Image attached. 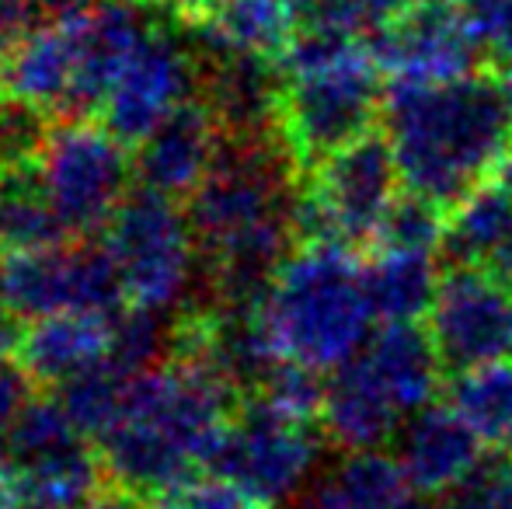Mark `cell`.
Listing matches in <instances>:
<instances>
[{
	"label": "cell",
	"mask_w": 512,
	"mask_h": 509,
	"mask_svg": "<svg viewBox=\"0 0 512 509\" xmlns=\"http://www.w3.org/2000/svg\"><path fill=\"white\" fill-rule=\"evenodd\" d=\"M495 178H499V182H506L509 189H512V150H509L506 164H502V168H499V175H495Z\"/></svg>",
	"instance_id": "obj_39"
},
{
	"label": "cell",
	"mask_w": 512,
	"mask_h": 509,
	"mask_svg": "<svg viewBox=\"0 0 512 509\" xmlns=\"http://www.w3.org/2000/svg\"><path fill=\"white\" fill-rule=\"evenodd\" d=\"M279 67L286 74L279 136L300 171L370 136L384 119L387 77L363 42L297 32Z\"/></svg>",
	"instance_id": "obj_3"
},
{
	"label": "cell",
	"mask_w": 512,
	"mask_h": 509,
	"mask_svg": "<svg viewBox=\"0 0 512 509\" xmlns=\"http://www.w3.org/2000/svg\"><path fill=\"white\" fill-rule=\"evenodd\" d=\"M157 4H164L182 21H206V18H213L227 0H157Z\"/></svg>",
	"instance_id": "obj_36"
},
{
	"label": "cell",
	"mask_w": 512,
	"mask_h": 509,
	"mask_svg": "<svg viewBox=\"0 0 512 509\" xmlns=\"http://www.w3.org/2000/svg\"><path fill=\"white\" fill-rule=\"evenodd\" d=\"M21 335H25V328H21V318L4 304V300H0V363H7L11 356H18Z\"/></svg>",
	"instance_id": "obj_35"
},
{
	"label": "cell",
	"mask_w": 512,
	"mask_h": 509,
	"mask_svg": "<svg viewBox=\"0 0 512 509\" xmlns=\"http://www.w3.org/2000/svg\"><path fill=\"white\" fill-rule=\"evenodd\" d=\"M300 509H345V503L338 499L335 485H331V478H328V482H321L314 492H310Z\"/></svg>",
	"instance_id": "obj_37"
},
{
	"label": "cell",
	"mask_w": 512,
	"mask_h": 509,
	"mask_svg": "<svg viewBox=\"0 0 512 509\" xmlns=\"http://www.w3.org/2000/svg\"><path fill=\"white\" fill-rule=\"evenodd\" d=\"M126 384H129V377H122L119 370L102 363V367L88 370V374L56 387V401H60L63 412L74 419V426L81 429L88 440H102L108 433V426L115 422V415H119Z\"/></svg>",
	"instance_id": "obj_26"
},
{
	"label": "cell",
	"mask_w": 512,
	"mask_h": 509,
	"mask_svg": "<svg viewBox=\"0 0 512 509\" xmlns=\"http://www.w3.org/2000/svg\"><path fill=\"white\" fill-rule=\"evenodd\" d=\"M384 136L401 185L446 213L488 185L512 150V112L499 77L457 81H387Z\"/></svg>",
	"instance_id": "obj_1"
},
{
	"label": "cell",
	"mask_w": 512,
	"mask_h": 509,
	"mask_svg": "<svg viewBox=\"0 0 512 509\" xmlns=\"http://www.w3.org/2000/svg\"><path fill=\"white\" fill-rule=\"evenodd\" d=\"M464 14L485 56L499 60L502 67L512 63V0H481L474 7H464Z\"/></svg>",
	"instance_id": "obj_32"
},
{
	"label": "cell",
	"mask_w": 512,
	"mask_h": 509,
	"mask_svg": "<svg viewBox=\"0 0 512 509\" xmlns=\"http://www.w3.org/2000/svg\"><path fill=\"white\" fill-rule=\"evenodd\" d=\"M450 408L485 443H506L512 436V363H485V367L453 374Z\"/></svg>",
	"instance_id": "obj_21"
},
{
	"label": "cell",
	"mask_w": 512,
	"mask_h": 509,
	"mask_svg": "<svg viewBox=\"0 0 512 509\" xmlns=\"http://www.w3.org/2000/svg\"><path fill=\"white\" fill-rule=\"evenodd\" d=\"M394 461L415 496H453L485 461V440L450 405L415 412L394 436Z\"/></svg>",
	"instance_id": "obj_13"
},
{
	"label": "cell",
	"mask_w": 512,
	"mask_h": 509,
	"mask_svg": "<svg viewBox=\"0 0 512 509\" xmlns=\"http://www.w3.org/2000/svg\"><path fill=\"white\" fill-rule=\"evenodd\" d=\"M84 7H77L74 14L53 21V25L39 28V32L0 67V84H4L7 95L39 105V109H46V112L49 109L70 112L74 88H77V70H81Z\"/></svg>",
	"instance_id": "obj_15"
},
{
	"label": "cell",
	"mask_w": 512,
	"mask_h": 509,
	"mask_svg": "<svg viewBox=\"0 0 512 509\" xmlns=\"http://www.w3.org/2000/svg\"><path fill=\"white\" fill-rule=\"evenodd\" d=\"M4 95H7V91H4V84H0V102H4Z\"/></svg>",
	"instance_id": "obj_41"
},
{
	"label": "cell",
	"mask_w": 512,
	"mask_h": 509,
	"mask_svg": "<svg viewBox=\"0 0 512 509\" xmlns=\"http://www.w3.org/2000/svg\"><path fill=\"white\" fill-rule=\"evenodd\" d=\"M81 509H154V503H147V496L112 485V489H98Z\"/></svg>",
	"instance_id": "obj_34"
},
{
	"label": "cell",
	"mask_w": 512,
	"mask_h": 509,
	"mask_svg": "<svg viewBox=\"0 0 512 509\" xmlns=\"http://www.w3.org/2000/svg\"><path fill=\"white\" fill-rule=\"evenodd\" d=\"M321 422L331 443H338L349 454H363V450H377L394 440L408 419L363 363V356H356L328 377Z\"/></svg>",
	"instance_id": "obj_16"
},
{
	"label": "cell",
	"mask_w": 512,
	"mask_h": 509,
	"mask_svg": "<svg viewBox=\"0 0 512 509\" xmlns=\"http://www.w3.org/2000/svg\"><path fill=\"white\" fill-rule=\"evenodd\" d=\"M314 461V422L283 412L262 394H248L230 419L213 471L241 485L262 509H279L300 492Z\"/></svg>",
	"instance_id": "obj_9"
},
{
	"label": "cell",
	"mask_w": 512,
	"mask_h": 509,
	"mask_svg": "<svg viewBox=\"0 0 512 509\" xmlns=\"http://www.w3.org/2000/svg\"><path fill=\"white\" fill-rule=\"evenodd\" d=\"M223 147V129L206 109V102L192 98L178 112H171L147 140L133 150V178L140 189L161 192L168 199H189L203 185Z\"/></svg>",
	"instance_id": "obj_14"
},
{
	"label": "cell",
	"mask_w": 512,
	"mask_h": 509,
	"mask_svg": "<svg viewBox=\"0 0 512 509\" xmlns=\"http://www.w3.org/2000/svg\"><path fill=\"white\" fill-rule=\"evenodd\" d=\"M178 353V321H168V314L143 311V307H126L112 318V335H108V367L119 370L122 377H140L147 370L164 367Z\"/></svg>",
	"instance_id": "obj_23"
},
{
	"label": "cell",
	"mask_w": 512,
	"mask_h": 509,
	"mask_svg": "<svg viewBox=\"0 0 512 509\" xmlns=\"http://www.w3.org/2000/svg\"><path fill=\"white\" fill-rule=\"evenodd\" d=\"M196 95L199 56L189 42V32L164 18L147 35V42L129 56L98 116L126 147H136Z\"/></svg>",
	"instance_id": "obj_10"
},
{
	"label": "cell",
	"mask_w": 512,
	"mask_h": 509,
	"mask_svg": "<svg viewBox=\"0 0 512 509\" xmlns=\"http://www.w3.org/2000/svg\"><path fill=\"white\" fill-rule=\"evenodd\" d=\"M387 81L439 84L478 74L485 49L464 7L450 0H415L394 25L366 42Z\"/></svg>",
	"instance_id": "obj_11"
},
{
	"label": "cell",
	"mask_w": 512,
	"mask_h": 509,
	"mask_svg": "<svg viewBox=\"0 0 512 509\" xmlns=\"http://www.w3.org/2000/svg\"><path fill=\"white\" fill-rule=\"evenodd\" d=\"M112 318L98 314H53L28 321L18 346V367L35 384H67L108 360Z\"/></svg>",
	"instance_id": "obj_17"
},
{
	"label": "cell",
	"mask_w": 512,
	"mask_h": 509,
	"mask_svg": "<svg viewBox=\"0 0 512 509\" xmlns=\"http://www.w3.org/2000/svg\"><path fill=\"white\" fill-rule=\"evenodd\" d=\"M450 4H457V7H474V4H481V0H450Z\"/></svg>",
	"instance_id": "obj_40"
},
{
	"label": "cell",
	"mask_w": 512,
	"mask_h": 509,
	"mask_svg": "<svg viewBox=\"0 0 512 509\" xmlns=\"http://www.w3.org/2000/svg\"><path fill=\"white\" fill-rule=\"evenodd\" d=\"M102 245L126 286L129 307L175 314L203 286V252L178 199L133 189L112 213Z\"/></svg>",
	"instance_id": "obj_5"
},
{
	"label": "cell",
	"mask_w": 512,
	"mask_h": 509,
	"mask_svg": "<svg viewBox=\"0 0 512 509\" xmlns=\"http://www.w3.org/2000/svg\"><path fill=\"white\" fill-rule=\"evenodd\" d=\"M331 485L345 509H398L411 496L398 461L377 450L349 454V461L331 475Z\"/></svg>",
	"instance_id": "obj_25"
},
{
	"label": "cell",
	"mask_w": 512,
	"mask_h": 509,
	"mask_svg": "<svg viewBox=\"0 0 512 509\" xmlns=\"http://www.w3.org/2000/svg\"><path fill=\"white\" fill-rule=\"evenodd\" d=\"M415 0H290L297 32H328L370 42L401 18Z\"/></svg>",
	"instance_id": "obj_24"
},
{
	"label": "cell",
	"mask_w": 512,
	"mask_h": 509,
	"mask_svg": "<svg viewBox=\"0 0 512 509\" xmlns=\"http://www.w3.org/2000/svg\"><path fill=\"white\" fill-rule=\"evenodd\" d=\"M262 318L279 356L335 374L363 353L373 318L356 252L300 245L279 265L262 300Z\"/></svg>",
	"instance_id": "obj_4"
},
{
	"label": "cell",
	"mask_w": 512,
	"mask_h": 509,
	"mask_svg": "<svg viewBox=\"0 0 512 509\" xmlns=\"http://www.w3.org/2000/svg\"><path fill=\"white\" fill-rule=\"evenodd\" d=\"M499 84H502V95H506V102H509V112H512V63H506V67H502V74H499Z\"/></svg>",
	"instance_id": "obj_38"
},
{
	"label": "cell",
	"mask_w": 512,
	"mask_h": 509,
	"mask_svg": "<svg viewBox=\"0 0 512 509\" xmlns=\"http://www.w3.org/2000/svg\"><path fill=\"white\" fill-rule=\"evenodd\" d=\"M28 374L21 367H14L11 360L0 363V443H4V436L11 433L14 419H18V412L28 405Z\"/></svg>",
	"instance_id": "obj_33"
},
{
	"label": "cell",
	"mask_w": 512,
	"mask_h": 509,
	"mask_svg": "<svg viewBox=\"0 0 512 509\" xmlns=\"http://www.w3.org/2000/svg\"><path fill=\"white\" fill-rule=\"evenodd\" d=\"M439 265L436 255L418 252H384L373 248L363 262V286L370 311L384 325H401V321H418L432 311L439 293Z\"/></svg>",
	"instance_id": "obj_19"
},
{
	"label": "cell",
	"mask_w": 512,
	"mask_h": 509,
	"mask_svg": "<svg viewBox=\"0 0 512 509\" xmlns=\"http://www.w3.org/2000/svg\"><path fill=\"white\" fill-rule=\"evenodd\" d=\"M209 21L230 49L269 56V60H283L297 35L290 0H227Z\"/></svg>",
	"instance_id": "obj_22"
},
{
	"label": "cell",
	"mask_w": 512,
	"mask_h": 509,
	"mask_svg": "<svg viewBox=\"0 0 512 509\" xmlns=\"http://www.w3.org/2000/svg\"><path fill=\"white\" fill-rule=\"evenodd\" d=\"M359 356L373 370V377L384 384V391L391 394V401L401 408L405 419L436 401L446 363L432 342L429 328H422L418 321L384 325L370 335Z\"/></svg>",
	"instance_id": "obj_18"
},
{
	"label": "cell",
	"mask_w": 512,
	"mask_h": 509,
	"mask_svg": "<svg viewBox=\"0 0 512 509\" xmlns=\"http://www.w3.org/2000/svg\"><path fill=\"white\" fill-rule=\"evenodd\" d=\"M0 300L21 321L53 314L115 318L129 307L126 286L105 245H56L0 255Z\"/></svg>",
	"instance_id": "obj_8"
},
{
	"label": "cell",
	"mask_w": 512,
	"mask_h": 509,
	"mask_svg": "<svg viewBox=\"0 0 512 509\" xmlns=\"http://www.w3.org/2000/svg\"><path fill=\"white\" fill-rule=\"evenodd\" d=\"M67 238V227L42 189L39 168L28 164L0 171V255L56 248Z\"/></svg>",
	"instance_id": "obj_20"
},
{
	"label": "cell",
	"mask_w": 512,
	"mask_h": 509,
	"mask_svg": "<svg viewBox=\"0 0 512 509\" xmlns=\"http://www.w3.org/2000/svg\"><path fill=\"white\" fill-rule=\"evenodd\" d=\"M35 168L70 238L105 231L122 199L133 192V154H126V143L112 129L88 119L53 126Z\"/></svg>",
	"instance_id": "obj_7"
},
{
	"label": "cell",
	"mask_w": 512,
	"mask_h": 509,
	"mask_svg": "<svg viewBox=\"0 0 512 509\" xmlns=\"http://www.w3.org/2000/svg\"><path fill=\"white\" fill-rule=\"evenodd\" d=\"M506 447H509V454H512V436H509V440H506Z\"/></svg>",
	"instance_id": "obj_42"
},
{
	"label": "cell",
	"mask_w": 512,
	"mask_h": 509,
	"mask_svg": "<svg viewBox=\"0 0 512 509\" xmlns=\"http://www.w3.org/2000/svg\"><path fill=\"white\" fill-rule=\"evenodd\" d=\"M446 509H512V454L481 468L450 496Z\"/></svg>",
	"instance_id": "obj_31"
},
{
	"label": "cell",
	"mask_w": 512,
	"mask_h": 509,
	"mask_svg": "<svg viewBox=\"0 0 512 509\" xmlns=\"http://www.w3.org/2000/svg\"><path fill=\"white\" fill-rule=\"evenodd\" d=\"M150 503L154 509H262L241 485L230 482L220 471H209V475L196 471V475L164 489Z\"/></svg>",
	"instance_id": "obj_29"
},
{
	"label": "cell",
	"mask_w": 512,
	"mask_h": 509,
	"mask_svg": "<svg viewBox=\"0 0 512 509\" xmlns=\"http://www.w3.org/2000/svg\"><path fill=\"white\" fill-rule=\"evenodd\" d=\"M429 335L453 374L509 360L512 290L488 269H450L429 311Z\"/></svg>",
	"instance_id": "obj_12"
},
{
	"label": "cell",
	"mask_w": 512,
	"mask_h": 509,
	"mask_svg": "<svg viewBox=\"0 0 512 509\" xmlns=\"http://www.w3.org/2000/svg\"><path fill=\"white\" fill-rule=\"evenodd\" d=\"M446 217H450V213H446L443 206L429 203V199L415 196V192H401V196L394 199L391 213L384 217V227H380L373 248H384V252L443 255Z\"/></svg>",
	"instance_id": "obj_27"
},
{
	"label": "cell",
	"mask_w": 512,
	"mask_h": 509,
	"mask_svg": "<svg viewBox=\"0 0 512 509\" xmlns=\"http://www.w3.org/2000/svg\"><path fill=\"white\" fill-rule=\"evenodd\" d=\"M49 133H53V123L46 109L4 95L0 102V171L39 164Z\"/></svg>",
	"instance_id": "obj_28"
},
{
	"label": "cell",
	"mask_w": 512,
	"mask_h": 509,
	"mask_svg": "<svg viewBox=\"0 0 512 509\" xmlns=\"http://www.w3.org/2000/svg\"><path fill=\"white\" fill-rule=\"evenodd\" d=\"M234 401L237 391L216 370L185 356L133 377L119 415L98 440L105 475L119 489L154 499L206 464L213 468L237 412Z\"/></svg>",
	"instance_id": "obj_2"
},
{
	"label": "cell",
	"mask_w": 512,
	"mask_h": 509,
	"mask_svg": "<svg viewBox=\"0 0 512 509\" xmlns=\"http://www.w3.org/2000/svg\"><path fill=\"white\" fill-rule=\"evenodd\" d=\"M401 171L391 140L370 133L335 150L300 178L297 238L300 245L373 248L384 217L401 196Z\"/></svg>",
	"instance_id": "obj_6"
},
{
	"label": "cell",
	"mask_w": 512,
	"mask_h": 509,
	"mask_svg": "<svg viewBox=\"0 0 512 509\" xmlns=\"http://www.w3.org/2000/svg\"><path fill=\"white\" fill-rule=\"evenodd\" d=\"M88 0H0V67L32 39L39 28L74 14Z\"/></svg>",
	"instance_id": "obj_30"
}]
</instances>
